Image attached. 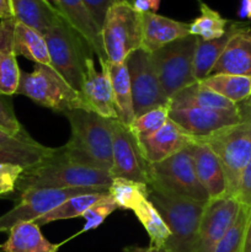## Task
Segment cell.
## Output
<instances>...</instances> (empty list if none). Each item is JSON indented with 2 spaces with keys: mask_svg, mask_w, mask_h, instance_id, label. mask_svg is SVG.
<instances>
[{
  "mask_svg": "<svg viewBox=\"0 0 251 252\" xmlns=\"http://www.w3.org/2000/svg\"><path fill=\"white\" fill-rule=\"evenodd\" d=\"M48 48L51 66L76 91L80 93L85 75L86 61L93 58V49L80 33L63 19L43 34Z\"/></svg>",
  "mask_w": 251,
  "mask_h": 252,
  "instance_id": "277c9868",
  "label": "cell"
},
{
  "mask_svg": "<svg viewBox=\"0 0 251 252\" xmlns=\"http://www.w3.org/2000/svg\"><path fill=\"white\" fill-rule=\"evenodd\" d=\"M214 74H230L251 78L250 25L241 29L231 37L209 75Z\"/></svg>",
  "mask_w": 251,
  "mask_h": 252,
  "instance_id": "d6986e66",
  "label": "cell"
},
{
  "mask_svg": "<svg viewBox=\"0 0 251 252\" xmlns=\"http://www.w3.org/2000/svg\"><path fill=\"white\" fill-rule=\"evenodd\" d=\"M25 167L17 164H0V198H11Z\"/></svg>",
  "mask_w": 251,
  "mask_h": 252,
  "instance_id": "74e56055",
  "label": "cell"
},
{
  "mask_svg": "<svg viewBox=\"0 0 251 252\" xmlns=\"http://www.w3.org/2000/svg\"><path fill=\"white\" fill-rule=\"evenodd\" d=\"M100 65L101 70H96L94 59L88 58L80 94L88 106V110L97 113L103 118L118 120L112 86L105 62L100 63Z\"/></svg>",
  "mask_w": 251,
  "mask_h": 252,
  "instance_id": "9a60e30c",
  "label": "cell"
},
{
  "mask_svg": "<svg viewBox=\"0 0 251 252\" xmlns=\"http://www.w3.org/2000/svg\"><path fill=\"white\" fill-rule=\"evenodd\" d=\"M149 186L130 180L113 179L112 184L108 187V193L117 204L118 209L132 211L143 198L148 197Z\"/></svg>",
  "mask_w": 251,
  "mask_h": 252,
  "instance_id": "d6a6232c",
  "label": "cell"
},
{
  "mask_svg": "<svg viewBox=\"0 0 251 252\" xmlns=\"http://www.w3.org/2000/svg\"><path fill=\"white\" fill-rule=\"evenodd\" d=\"M148 186L174 196L208 202L209 196L197 177L188 148L155 164L148 165Z\"/></svg>",
  "mask_w": 251,
  "mask_h": 252,
  "instance_id": "9c48e42d",
  "label": "cell"
},
{
  "mask_svg": "<svg viewBox=\"0 0 251 252\" xmlns=\"http://www.w3.org/2000/svg\"><path fill=\"white\" fill-rule=\"evenodd\" d=\"M16 94L62 115L78 108L88 110L81 94L71 88L52 66L43 64H36L31 73L21 70Z\"/></svg>",
  "mask_w": 251,
  "mask_h": 252,
  "instance_id": "5b68a950",
  "label": "cell"
},
{
  "mask_svg": "<svg viewBox=\"0 0 251 252\" xmlns=\"http://www.w3.org/2000/svg\"><path fill=\"white\" fill-rule=\"evenodd\" d=\"M148 198L171 233L164 248L171 252H197L199 225L207 202L174 196L152 187Z\"/></svg>",
  "mask_w": 251,
  "mask_h": 252,
  "instance_id": "7a4b0ae2",
  "label": "cell"
},
{
  "mask_svg": "<svg viewBox=\"0 0 251 252\" xmlns=\"http://www.w3.org/2000/svg\"><path fill=\"white\" fill-rule=\"evenodd\" d=\"M161 0H133L132 5L138 12H157Z\"/></svg>",
  "mask_w": 251,
  "mask_h": 252,
  "instance_id": "b9f144b4",
  "label": "cell"
},
{
  "mask_svg": "<svg viewBox=\"0 0 251 252\" xmlns=\"http://www.w3.org/2000/svg\"><path fill=\"white\" fill-rule=\"evenodd\" d=\"M132 211L149 235L150 246L164 248L166 241L171 236V233L149 198L148 197L143 198Z\"/></svg>",
  "mask_w": 251,
  "mask_h": 252,
  "instance_id": "f1b7e54d",
  "label": "cell"
},
{
  "mask_svg": "<svg viewBox=\"0 0 251 252\" xmlns=\"http://www.w3.org/2000/svg\"><path fill=\"white\" fill-rule=\"evenodd\" d=\"M117 1L133 2V0H83L86 9L90 12L91 17H93L94 21L98 25L100 29L102 27L103 21H105L106 12H107L108 7Z\"/></svg>",
  "mask_w": 251,
  "mask_h": 252,
  "instance_id": "f35d334b",
  "label": "cell"
},
{
  "mask_svg": "<svg viewBox=\"0 0 251 252\" xmlns=\"http://www.w3.org/2000/svg\"><path fill=\"white\" fill-rule=\"evenodd\" d=\"M14 49L16 56L25 57L36 64L51 66V58L44 37L39 32L17 21L15 25Z\"/></svg>",
  "mask_w": 251,
  "mask_h": 252,
  "instance_id": "4316f807",
  "label": "cell"
},
{
  "mask_svg": "<svg viewBox=\"0 0 251 252\" xmlns=\"http://www.w3.org/2000/svg\"><path fill=\"white\" fill-rule=\"evenodd\" d=\"M192 140V135L169 118L157 132L138 140V143L145 161L148 164H155L186 149Z\"/></svg>",
  "mask_w": 251,
  "mask_h": 252,
  "instance_id": "2e32d148",
  "label": "cell"
},
{
  "mask_svg": "<svg viewBox=\"0 0 251 252\" xmlns=\"http://www.w3.org/2000/svg\"><path fill=\"white\" fill-rule=\"evenodd\" d=\"M249 216H250V207L241 204L236 219L225 235L221 238L214 252H243L244 243H245V233L248 226Z\"/></svg>",
  "mask_w": 251,
  "mask_h": 252,
  "instance_id": "836d02e7",
  "label": "cell"
},
{
  "mask_svg": "<svg viewBox=\"0 0 251 252\" xmlns=\"http://www.w3.org/2000/svg\"><path fill=\"white\" fill-rule=\"evenodd\" d=\"M170 106H160L138 116L130 123L129 129L138 140L154 134L169 120Z\"/></svg>",
  "mask_w": 251,
  "mask_h": 252,
  "instance_id": "e575fe53",
  "label": "cell"
},
{
  "mask_svg": "<svg viewBox=\"0 0 251 252\" xmlns=\"http://www.w3.org/2000/svg\"><path fill=\"white\" fill-rule=\"evenodd\" d=\"M246 26H248V24H244V22L230 21L226 32L220 38L204 41L198 37V43H197L193 62V74L197 83L206 79L211 74L214 64L220 58L221 53L224 52L231 37Z\"/></svg>",
  "mask_w": 251,
  "mask_h": 252,
  "instance_id": "cb8c5ba5",
  "label": "cell"
},
{
  "mask_svg": "<svg viewBox=\"0 0 251 252\" xmlns=\"http://www.w3.org/2000/svg\"><path fill=\"white\" fill-rule=\"evenodd\" d=\"M240 202L233 196L212 198L204 206L199 225L197 252H214L240 211Z\"/></svg>",
  "mask_w": 251,
  "mask_h": 252,
  "instance_id": "4fadbf2b",
  "label": "cell"
},
{
  "mask_svg": "<svg viewBox=\"0 0 251 252\" xmlns=\"http://www.w3.org/2000/svg\"><path fill=\"white\" fill-rule=\"evenodd\" d=\"M0 128L15 137L32 139L31 135L25 130L24 126L17 120L10 97L1 94H0Z\"/></svg>",
  "mask_w": 251,
  "mask_h": 252,
  "instance_id": "8d00e7d4",
  "label": "cell"
},
{
  "mask_svg": "<svg viewBox=\"0 0 251 252\" xmlns=\"http://www.w3.org/2000/svg\"><path fill=\"white\" fill-rule=\"evenodd\" d=\"M103 49L108 62H125L130 53L142 48V14L129 1H117L108 7L101 27Z\"/></svg>",
  "mask_w": 251,
  "mask_h": 252,
  "instance_id": "52a82bcc",
  "label": "cell"
},
{
  "mask_svg": "<svg viewBox=\"0 0 251 252\" xmlns=\"http://www.w3.org/2000/svg\"><path fill=\"white\" fill-rule=\"evenodd\" d=\"M123 252H171L165 248H155V246H148V248H142V246H127L123 249Z\"/></svg>",
  "mask_w": 251,
  "mask_h": 252,
  "instance_id": "7bdbcfd3",
  "label": "cell"
},
{
  "mask_svg": "<svg viewBox=\"0 0 251 252\" xmlns=\"http://www.w3.org/2000/svg\"><path fill=\"white\" fill-rule=\"evenodd\" d=\"M235 198L240 202V204L251 208V159L241 174Z\"/></svg>",
  "mask_w": 251,
  "mask_h": 252,
  "instance_id": "ab89813d",
  "label": "cell"
},
{
  "mask_svg": "<svg viewBox=\"0 0 251 252\" xmlns=\"http://www.w3.org/2000/svg\"><path fill=\"white\" fill-rule=\"evenodd\" d=\"M53 148L39 144L0 145V164H17L25 169L49 159L54 153Z\"/></svg>",
  "mask_w": 251,
  "mask_h": 252,
  "instance_id": "f546056e",
  "label": "cell"
},
{
  "mask_svg": "<svg viewBox=\"0 0 251 252\" xmlns=\"http://www.w3.org/2000/svg\"><path fill=\"white\" fill-rule=\"evenodd\" d=\"M112 135V167L110 174L113 179L130 180L148 185V162L143 158L139 143L128 126L118 120H110Z\"/></svg>",
  "mask_w": 251,
  "mask_h": 252,
  "instance_id": "7c38bea8",
  "label": "cell"
},
{
  "mask_svg": "<svg viewBox=\"0 0 251 252\" xmlns=\"http://www.w3.org/2000/svg\"><path fill=\"white\" fill-rule=\"evenodd\" d=\"M108 191L107 187H75V189H30L15 194L14 208L0 216V233L24 221H36L44 214L53 211L69 198L80 194Z\"/></svg>",
  "mask_w": 251,
  "mask_h": 252,
  "instance_id": "30bf717a",
  "label": "cell"
},
{
  "mask_svg": "<svg viewBox=\"0 0 251 252\" xmlns=\"http://www.w3.org/2000/svg\"><path fill=\"white\" fill-rule=\"evenodd\" d=\"M169 105L170 108L202 107L216 108V110H236L238 108V105L229 101L228 98L218 95L214 91L209 90L201 83H194L177 91L170 98Z\"/></svg>",
  "mask_w": 251,
  "mask_h": 252,
  "instance_id": "484cf974",
  "label": "cell"
},
{
  "mask_svg": "<svg viewBox=\"0 0 251 252\" xmlns=\"http://www.w3.org/2000/svg\"><path fill=\"white\" fill-rule=\"evenodd\" d=\"M112 181L113 177L108 171L90 169V167L64 161L56 157V150H54L53 155L49 159L25 170L17 182L15 194L30 189H75V187H107L108 189Z\"/></svg>",
  "mask_w": 251,
  "mask_h": 252,
  "instance_id": "3957f363",
  "label": "cell"
},
{
  "mask_svg": "<svg viewBox=\"0 0 251 252\" xmlns=\"http://www.w3.org/2000/svg\"><path fill=\"white\" fill-rule=\"evenodd\" d=\"M59 4L64 17L88 42L94 54L98 58V62H107L101 37V29L94 21L83 0H59Z\"/></svg>",
  "mask_w": 251,
  "mask_h": 252,
  "instance_id": "44dd1931",
  "label": "cell"
},
{
  "mask_svg": "<svg viewBox=\"0 0 251 252\" xmlns=\"http://www.w3.org/2000/svg\"><path fill=\"white\" fill-rule=\"evenodd\" d=\"M108 76H110L111 86H112L113 98H115L116 108L118 113V121L125 126L129 127L130 123L135 118L133 110L132 88H130L129 73L126 62L113 63L105 62Z\"/></svg>",
  "mask_w": 251,
  "mask_h": 252,
  "instance_id": "d4e9b609",
  "label": "cell"
},
{
  "mask_svg": "<svg viewBox=\"0 0 251 252\" xmlns=\"http://www.w3.org/2000/svg\"><path fill=\"white\" fill-rule=\"evenodd\" d=\"M188 150L194 162L197 177L208 193L209 199L228 196V186L220 161L213 150L201 140L193 138Z\"/></svg>",
  "mask_w": 251,
  "mask_h": 252,
  "instance_id": "e0dca14e",
  "label": "cell"
},
{
  "mask_svg": "<svg viewBox=\"0 0 251 252\" xmlns=\"http://www.w3.org/2000/svg\"><path fill=\"white\" fill-rule=\"evenodd\" d=\"M70 123V139L56 149V157L71 164L110 172L112 167V135L108 118L90 110L64 113Z\"/></svg>",
  "mask_w": 251,
  "mask_h": 252,
  "instance_id": "6da1fadb",
  "label": "cell"
},
{
  "mask_svg": "<svg viewBox=\"0 0 251 252\" xmlns=\"http://www.w3.org/2000/svg\"><path fill=\"white\" fill-rule=\"evenodd\" d=\"M169 118L193 138H203L221 128L238 125L244 121L239 106L236 110L182 107L170 108Z\"/></svg>",
  "mask_w": 251,
  "mask_h": 252,
  "instance_id": "5bb4252c",
  "label": "cell"
},
{
  "mask_svg": "<svg viewBox=\"0 0 251 252\" xmlns=\"http://www.w3.org/2000/svg\"><path fill=\"white\" fill-rule=\"evenodd\" d=\"M59 245L47 240L41 226L34 221H24L12 226L9 238L0 245L1 252H57Z\"/></svg>",
  "mask_w": 251,
  "mask_h": 252,
  "instance_id": "603a6c76",
  "label": "cell"
},
{
  "mask_svg": "<svg viewBox=\"0 0 251 252\" xmlns=\"http://www.w3.org/2000/svg\"><path fill=\"white\" fill-rule=\"evenodd\" d=\"M238 106H239V108H240V110H251V95L249 96L248 100H245L244 102L239 103Z\"/></svg>",
  "mask_w": 251,
  "mask_h": 252,
  "instance_id": "c3c4849f",
  "label": "cell"
},
{
  "mask_svg": "<svg viewBox=\"0 0 251 252\" xmlns=\"http://www.w3.org/2000/svg\"><path fill=\"white\" fill-rule=\"evenodd\" d=\"M238 14L241 19L251 20V0H240Z\"/></svg>",
  "mask_w": 251,
  "mask_h": 252,
  "instance_id": "ee69618b",
  "label": "cell"
},
{
  "mask_svg": "<svg viewBox=\"0 0 251 252\" xmlns=\"http://www.w3.org/2000/svg\"><path fill=\"white\" fill-rule=\"evenodd\" d=\"M240 110V108H239ZM244 121H251V110H240Z\"/></svg>",
  "mask_w": 251,
  "mask_h": 252,
  "instance_id": "681fc988",
  "label": "cell"
},
{
  "mask_svg": "<svg viewBox=\"0 0 251 252\" xmlns=\"http://www.w3.org/2000/svg\"><path fill=\"white\" fill-rule=\"evenodd\" d=\"M142 48L148 53H152L176 39L191 34L188 22L176 21V20L161 16L157 12L142 14Z\"/></svg>",
  "mask_w": 251,
  "mask_h": 252,
  "instance_id": "ac0fdd59",
  "label": "cell"
},
{
  "mask_svg": "<svg viewBox=\"0 0 251 252\" xmlns=\"http://www.w3.org/2000/svg\"><path fill=\"white\" fill-rule=\"evenodd\" d=\"M107 193L108 191H105V192H96V193H86V194H80V196L71 197V198H69L68 201L62 203L61 206L54 208L53 211L48 212V213L44 214L43 217L37 219L34 223L38 224V225L41 226V225H46V224L52 223V221L83 217V214L85 213V212L88 211L93 204H95L96 202L100 201L101 198H103Z\"/></svg>",
  "mask_w": 251,
  "mask_h": 252,
  "instance_id": "1f68e13d",
  "label": "cell"
},
{
  "mask_svg": "<svg viewBox=\"0 0 251 252\" xmlns=\"http://www.w3.org/2000/svg\"><path fill=\"white\" fill-rule=\"evenodd\" d=\"M12 17L43 36L65 17L44 0H9Z\"/></svg>",
  "mask_w": 251,
  "mask_h": 252,
  "instance_id": "7402d4cb",
  "label": "cell"
},
{
  "mask_svg": "<svg viewBox=\"0 0 251 252\" xmlns=\"http://www.w3.org/2000/svg\"><path fill=\"white\" fill-rule=\"evenodd\" d=\"M125 62L129 73L135 117L160 106H170L147 51L137 49Z\"/></svg>",
  "mask_w": 251,
  "mask_h": 252,
  "instance_id": "8fae6325",
  "label": "cell"
},
{
  "mask_svg": "<svg viewBox=\"0 0 251 252\" xmlns=\"http://www.w3.org/2000/svg\"><path fill=\"white\" fill-rule=\"evenodd\" d=\"M243 252H251V208H250V216H249V220H248V226H246L245 243H244Z\"/></svg>",
  "mask_w": 251,
  "mask_h": 252,
  "instance_id": "bcb514c9",
  "label": "cell"
},
{
  "mask_svg": "<svg viewBox=\"0 0 251 252\" xmlns=\"http://www.w3.org/2000/svg\"><path fill=\"white\" fill-rule=\"evenodd\" d=\"M197 1L199 4L201 15L189 22V33L204 41L220 38L226 32L230 21L224 19L218 11L209 7L202 0H197Z\"/></svg>",
  "mask_w": 251,
  "mask_h": 252,
  "instance_id": "4dcf8cb0",
  "label": "cell"
},
{
  "mask_svg": "<svg viewBox=\"0 0 251 252\" xmlns=\"http://www.w3.org/2000/svg\"><path fill=\"white\" fill-rule=\"evenodd\" d=\"M37 140L32 139H24V138L15 137L10 134L6 130L0 128V145H20V144H37Z\"/></svg>",
  "mask_w": 251,
  "mask_h": 252,
  "instance_id": "60d3db41",
  "label": "cell"
},
{
  "mask_svg": "<svg viewBox=\"0 0 251 252\" xmlns=\"http://www.w3.org/2000/svg\"><path fill=\"white\" fill-rule=\"evenodd\" d=\"M198 83H201L202 85L217 93L218 95L228 98L235 105L244 102L251 95L250 76L214 74V75H208Z\"/></svg>",
  "mask_w": 251,
  "mask_h": 252,
  "instance_id": "83f0119b",
  "label": "cell"
},
{
  "mask_svg": "<svg viewBox=\"0 0 251 252\" xmlns=\"http://www.w3.org/2000/svg\"><path fill=\"white\" fill-rule=\"evenodd\" d=\"M15 25L14 17L0 21V94L5 96L16 94L21 73L14 49Z\"/></svg>",
  "mask_w": 251,
  "mask_h": 252,
  "instance_id": "ffe728a7",
  "label": "cell"
},
{
  "mask_svg": "<svg viewBox=\"0 0 251 252\" xmlns=\"http://www.w3.org/2000/svg\"><path fill=\"white\" fill-rule=\"evenodd\" d=\"M0 19H12V11L9 0H0Z\"/></svg>",
  "mask_w": 251,
  "mask_h": 252,
  "instance_id": "f6af8a7d",
  "label": "cell"
},
{
  "mask_svg": "<svg viewBox=\"0 0 251 252\" xmlns=\"http://www.w3.org/2000/svg\"><path fill=\"white\" fill-rule=\"evenodd\" d=\"M220 161L228 186V196L235 197L241 174L251 159V121L221 128L203 138Z\"/></svg>",
  "mask_w": 251,
  "mask_h": 252,
  "instance_id": "8992f818",
  "label": "cell"
},
{
  "mask_svg": "<svg viewBox=\"0 0 251 252\" xmlns=\"http://www.w3.org/2000/svg\"><path fill=\"white\" fill-rule=\"evenodd\" d=\"M116 209H118L117 204L113 201L111 194L107 193L103 198L96 202L95 204H93L83 214V218L85 219V225H84L83 230L80 233H85V231H89L91 229H95L97 226H100L106 220V218L110 214H112Z\"/></svg>",
  "mask_w": 251,
  "mask_h": 252,
  "instance_id": "d590c367",
  "label": "cell"
},
{
  "mask_svg": "<svg viewBox=\"0 0 251 252\" xmlns=\"http://www.w3.org/2000/svg\"><path fill=\"white\" fill-rule=\"evenodd\" d=\"M197 43L198 37L189 34L149 53L162 93L169 101L177 91L197 83L193 74Z\"/></svg>",
  "mask_w": 251,
  "mask_h": 252,
  "instance_id": "ba28073f",
  "label": "cell"
},
{
  "mask_svg": "<svg viewBox=\"0 0 251 252\" xmlns=\"http://www.w3.org/2000/svg\"><path fill=\"white\" fill-rule=\"evenodd\" d=\"M44 1L48 2V4L51 5L52 7H54L57 11H59L62 15H63V12H62V9H61V4H59V0H44ZM63 16H64V15H63Z\"/></svg>",
  "mask_w": 251,
  "mask_h": 252,
  "instance_id": "7dc6e473",
  "label": "cell"
}]
</instances>
